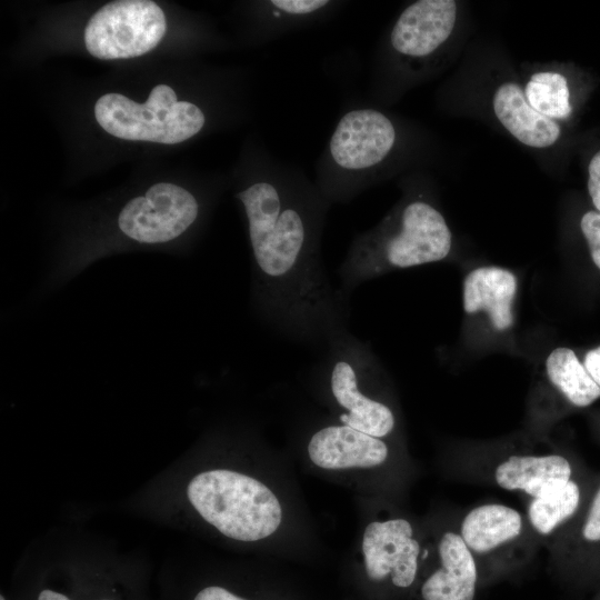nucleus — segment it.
I'll use <instances>...</instances> for the list:
<instances>
[{
    "instance_id": "nucleus-23",
    "label": "nucleus",
    "mask_w": 600,
    "mask_h": 600,
    "mask_svg": "<svg viewBox=\"0 0 600 600\" xmlns=\"http://www.w3.org/2000/svg\"><path fill=\"white\" fill-rule=\"evenodd\" d=\"M588 192L598 212H600V150L591 158L588 166Z\"/></svg>"
},
{
    "instance_id": "nucleus-9",
    "label": "nucleus",
    "mask_w": 600,
    "mask_h": 600,
    "mask_svg": "<svg viewBox=\"0 0 600 600\" xmlns=\"http://www.w3.org/2000/svg\"><path fill=\"white\" fill-rule=\"evenodd\" d=\"M454 0H418L407 6L388 34V51L406 71L423 69L453 33Z\"/></svg>"
},
{
    "instance_id": "nucleus-2",
    "label": "nucleus",
    "mask_w": 600,
    "mask_h": 600,
    "mask_svg": "<svg viewBox=\"0 0 600 600\" xmlns=\"http://www.w3.org/2000/svg\"><path fill=\"white\" fill-rule=\"evenodd\" d=\"M452 234L441 212L429 201L409 198L378 226L357 234L339 270V290L352 291L390 269H403L443 260Z\"/></svg>"
},
{
    "instance_id": "nucleus-5",
    "label": "nucleus",
    "mask_w": 600,
    "mask_h": 600,
    "mask_svg": "<svg viewBox=\"0 0 600 600\" xmlns=\"http://www.w3.org/2000/svg\"><path fill=\"white\" fill-rule=\"evenodd\" d=\"M319 369L330 394L342 410V424L376 438L389 436L396 427L392 409L370 393L379 376V362L370 347L344 330L323 347Z\"/></svg>"
},
{
    "instance_id": "nucleus-4",
    "label": "nucleus",
    "mask_w": 600,
    "mask_h": 600,
    "mask_svg": "<svg viewBox=\"0 0 600 600\" xmlns=\"http://www.w3.org/2000/svg\"><path fill=\"white\" fill-rule=\"evenodd\" d=\"M188 499L198 513L228 538L256 541L271 536L282 519L274 493L259 480L224 469L191 479Z\"/></svg>"
},
{
    "instance_id": "nucleus-22",
    "label": "nucleus",
    "mask_w": 600,
    "mask_h": 600,
    "mask_svg": "<svg viewBox=\"0 0 600 600\" xmlns=\"http://www.w3.org/2000/svg\"><path fill=\"white\" fill-rule=\"evenodd\" d=\"M582 536L587 541H600V488L593 497L586 517Z\"/></svg>"
},
{
    "instance_id": "nucleus-17",
    "label": "nucleus",
    "mask_w": 600,
    "mask_h": 600,
    "mask_svg": "<svg viewBox=\"0 0 600 600\" xmlns=\"http://www.w3.org/2000/svg\"><path fill=\"white\" fill-rule=\"evenodd\" d=\"M550 382L576 407H588L600 398V387L590 377L576 353L557 348L546 361Z\"/></svg>"
},
{
    "instance_id": "nucleus-14",
    "label": "nucleus",
    "mask_w": 600,
    "mask_h": 600,
    "mask_svg": "<svg viewBox=\"0 0 600 600\" xmlns=\"http://www.w3.org/2000/svg\"><path fill=\"white\" fill-rule=\"evenodd\" d=\"M492 108L502 127L524 146L548 148L561 136L559 123L536 111L516 82H504L497 88Z\"/></svg>"
},
{
    "instance_id": "nucleus-26",
    "label": "nucleus",
    "mask_w": 600,
    "mask_h": 600,
    "mask_svg": "<svg viewBox=\"0 0 600 600\" xmlns=\"http://www.w3.org/2000/svg\"><path fill=\"white\" fill-rule=\"evenodd\" d=\"M38 600H70V599L62 593L46 589L40 592Z\"/></svg>"
},
{
    "instance_id": "nucleus-19",
    "label": "nucleus",
    "mask_w": 600,
    "mask_h": 600,
    "mask_svg": "<svg viewBox=\"0 0 600 600\" xmlns=\"http://www.w3.org/2000/svg\"><path fill=\"white\" fill-rule=\"evenodd\" d=\"M579 502V486L570 480L553 491L531 499L528 507L529 523L539 534L550 536L574 514Z\"/></svg>"
},
{
    "instance_id": "nucleus-15",
    "label": "nucleus",
    "mask_w": 600,
    "mask_h": 600,
    "mask_svg": "<svg viewBox=\"0 0 600 600\" xmlns=\"http://www.w3.org/2000/svg\"><path fill=\"white\" fill-rule=\"evenodd\" d=\"M517 287V277L507 269L494 266L477 268L463 281L464 311H484L496 330H507L513 323L512 303Z\"/></svg>"
},
{
    "instance_id": "nucleus-6",
    "label": "nucleus",
    "mask_w": 600,
    "mask_h": 600,
    "mask_svg": "<svg viewBox=\"0 0 600 600\" xmlns=\"http://www.w3.org/2000/svg\"><path fill=\"white\" fill-rule=\"evenodd\" d=\"M98 123L108 133L126 140L173 144L199 133L206 123L194 103L179 101L172 88L156 86L144 103L120 93H107L94 106Z\"/></svg>"
},
{
    "instance_id": "nucleus-18",
    "label": "nucleus",
    "mask_w": 600,
    "mask_h": 600,
    "mask_svg": "<svg viewBox=\"0 0 600 600\" xmlns=\"http://www.w3.org/2000/svg\"><path fill=\"white\" fill-rule=\"evenodd\" d=\"M342 2L330 0H269L260 6L271 38L323 20Z\"/></svg>"
},
{
    "instance_id": "nucleus-27",
    "label": "nucleus",
    "mask_w": 600,
    "mask_h": 600,
    "mask_svg": "<svg viewBox=\"0 0 600 600\" xmlns=\"http://www.w3.org/2000/svg\"><path fill=\"white\" fill-rule=\"evenodd\" d=\"M0 600H4L3 596L0 597Z\"/></svg>"
},
{
    "instance_id": "nucleus-10",
    "label": "nucleus",
    "mask_w": 600,
    "mask_h": 600,
    "mask_svg": "<svg viewBox=\"0 0 600 600\" xmlns=\"http://www.w3.org/2000/svg\"><path fill=\"white\" fill-rule=\"evenodd\" d=\"M420 544L406 519L374 521L367 526L362 551L368 577L390 580L398 589L410 588L418 576Z\"/></svg>"
},
{
    "instance_id": "nucleus-21",
    "label": "nucleus",
    "mask_w": 600,
    "mask_h": 600,
    "mask_svg": "<svg viewBox=\"0 0 600 600\" xmlns=\"http://www.w3.org/2000/svg\"><path fill=\"white\" fill-rule=\"evenodd\" d=\"M580 229L588 242L591 259L600 270V212L594 210L586 212L581 218Z\"/></svg>"
},
{
    "instance_id": "nucleus-13",
    "label": "nucleus",
    "mask_w": 600,
    "mask_h": 600,
    "mask_svg": "<svg viewBox=\"0 0 600 600\" xmlns=\"http://www.w3.org/2000/svg\"><path fill=\"white\" fill-rule=\"evenodd\" d=\"M311 461L323 469L370 468L386 461L388 447L380 439L349 426H326L309 440Z\"/></svg>"
},
{
    "instance_id": "nucleus-3",
    "label": "nucleus",
    "mask_w": 600,
    "mask_h": 600,
    "mask_svg": "<svg viewBox=\"0 0 600 600\" xmlns=\"http://www.w3.org/2000/svg\"><path fill=\"white\" fill-rule=\"evenodd\" d=\"M399 143V130L383 111L357 107L341 116L316 166L314 183L332 206L354 199L377 182Z\"/></svg>"
},
{
    "instance_id": "nucleus-12",
    "label": "nucleus",
    "mask_w": 600,
    "mask_h": 600,
    "mask_svg": "<svg viewBox=\"0 0 600 600\" xmlns=\"http://www.w3.org/2000/svg\"><path fill=\"white\" fill-rule=\"evenodd\" d=\"M439 566L420 588L422 600H476L481 577L478 562L459 532H444L438 543Z\"/></svg>"
},
{
    "instance_id": "nucleus-20",
    "label": "nucleus",
    "mask_w": 600,
    "mask_h": 600,
    "mask_svg": "<svg viewBox=\"0 0 600 600\" xmlns=\"http://www.w3.org/2000/svg\"><path fill=\"white\" fill-rule=\"evenodd\" d=\"M524 97L539 113L554 121L568 119L572 112L567 78L556 71H540L527 82Z\"/></svg>"
},
{
    "instance_id": "nucleus-8",
    "label": "nucleus",
    "mask_w": 600,
    "mask_h": 600,
    "mask_svg": "<svg viewBox=\"0 0 600 600\" xmlns=\"http://www.w3.org/2000/svg\"><path fill=\"white\" fill-rule=\"evenodd\" d=\"M199 200L187 189L159 182L129 200L118 216L120 232L138 243L170 242L187 232L200 216Z\"/></svg>"
},
{
    "instance_id": "nucleus-7",
    "label": "nucleus",
    "mask_w": 600,
    "mask_h": 600,
    "mask_svg": "<svg viewBox=\"0 0 600 600\" xmlns=\"http://www.w3.org/2000/svg\"><path fill=\"white\" fill-rule=\"evenodd\" d=\"M167 30L162 9L149 0H119L91 16L84 29L87 50L99 59L142 56L158 46Z\"/></svg>"
},
{
    "instance_id": "nucleus-16",
    "label": "nucleus",
    "mask_w": 600,
    "mask_h": 600,
    "mask_svg": "<svg viewBox=\"0 0 600 600\" xmlns=\"http://www.w3.org/2000/svg\"><path fill=\"white\" fill-rule=\"evenodd\" d=\"M496 483L508 491L541 497L571 480V466L560 454L510 456L494 469Z\"/></svg>"
},
{
    "instance_id": "nucleus-11",
    "label": "nucleus",
    "mask_w": 600,
    "mask_h": 600,
    "mask_svg": "<svg viewBox=\"0 0 600 600\" xmlns=\"http://www.w3.org/2000/svg\"><path fill=\"white\" fill-rule=\"evenodd\" d=\"M523 528L522 514L501 503L474 507L463 517L459 533L478 562L481 587L489 582L492 558L517 541Z\"/></svg>"
},
{
    "instance_id": "nucleus-24",
    "label": "nucleus",
    "mask_w": 600,
    "mask_h": 600,
    "mask_svg": "<svg viewBox=\"0 0 600 600\" xmlns=\"http://www.w3.org/2000/svg\"><path fill=\"white\" fill-rule=\"evenodd\" d=\"M194 600H246L242 599L224 588L211 586L202 589L194 598Z\"/></svg>"
},
{
    "instance_id": "nucleus-1",
    "label": "nucleus",
    "mask_w": 600,
    "mask_h": 600,
    "mask_svg": "<svg viewBox=\"0 0 600 600\" xmlns=\"http://www.w3.org/2000/svg\"><path fill=\"white\" fill-rule=\"evenodd\" d=\"M237 198L248 223L256 311L288 339L324 347L348 330L350 313V299L322 261L331 204L302 171L272 157Z\"/></svg>"
},
{
    "instance_id": "nucleus-25",
    "label": "nucleus",
    "mask_w": 600,
    "mask_h": 600,
    "mask_svg": "<svg viewBox=\"0 0 600 600\" xmlns=\"http://www.w3.org/2000/svg\"><path fill=\"white\" fill-rule=\"evenodd\" d=\"M583 366L590 377L600 387V346L587 352Z\"/></svg>"
}]
</instances>
